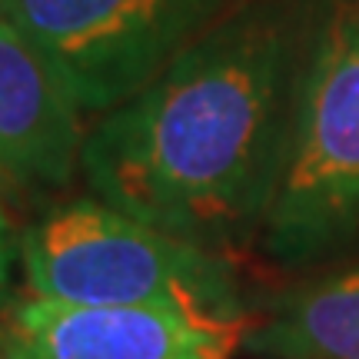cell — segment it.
Instances as JSON below:
<instances>
[{
  "label": "cell",
  "instance_id": "obj_1",
  "mask_svg": "<svg viewBox=\"0 0 359 359\" xmlns=\"http://www.w3.org/2000/svg\"><path fill=\"white\" fill-rule=\"evenodd\" d=\"M323 0H246L87 127L93 196L213 253L259 240Z\"/></svg>",
  "mask_w": 359,
  "mask_h": 359
},
{
  "label": "cell",
  "instance_id": "obj_2",
  "mask_svg": "<svg viewBox=\"0 0 359 359\" xmlns=\"http://www.w3.org/2000/svg\"><path fill=\"white\" fill-rule=\"evenodd\" d=\"M20 266L27 293L57 303L246 323L223 253L156 230L100 196L47 206L20 233Z\"/></svg>",
  "mask_w": 359,
  "mask_h": 359
},
{
  "label": "cell",
  "instance_id": "obj_3",
  "mask_svg": "<svg viewBox=\"0 0 359 359\" xmlns=\"http://www.w3.org/2000/svg\"><path fill=\"white\" fill-rule=\"evenodd\" d=\"M359 243V0H323L259 246L313 266Z\"/></svg>",
  "mask_w": 359,
  "mask_h": 359
},
{
  "label": "cell",
  "instance_id": "obj_4",
  "mask_svg": "<svg viewBox=\"0 0 359 359\" xmlns=\"http://www.w3.org/2000/svg\"><path fill=\"white\" fill-rule=\"evenodd\" d=\"M240 4L246 0H0V13L64 80L83 116L97 120Z\"/></svg>",
  "mask_w": 359,
  "mask_h": 359
},
{
  "label": "cell",
  "instance_id": "obj_5",
  "mask_svg": "<svg viewBox=\"0 0 359 359\" xmlns=\"http://www.w3.org/2000/svg\"><path fill=\"white\" fill-rule=\"evenodd\" d=\"M246 323L130 306H74L34 293L0 309L4 359H233Z\"/></svg>",
  "mask_w": 359,
  "mask_h": 359
},
{
  "label": "cell",
  "instance_id": "obj_6",
  "mask_svg": "<svg viewBox=\"0 0 359 359\" xmlns=\"http://www.w3.org/2000/svg\"><path fill=\"white\" fill-rule=\"evenodd\" d=\"M87 127L64 80L0 20V200L64 190L80 173Z\"/></svg>",
  "mask_w": 359,
  "mask_h": 359
},
{
  "label": "cell",
  "instance_id": "obj_7",
  "mask_svg": "<svg viewBox=\"0 0 359 359\" xmlns=\"http://www.w3.org/2000/svg\"><path fill=\"white\" fill-rule=\"evenodd\" d=\"M240 353L253 359H359V263L276 296L246 323Z\"/></svg>",
  "mask_w": 359,
  "mask_h": 359
},
{
  "label": "cell",
  "instance_id": "obj_8",
  "mask_svg": "<svg viewBox=\"0 0 359 359\" xmlns=\"http://www.w3.org/2000/svg\"><path fill=\"white\" fill-rule=\"evenodd\" d=\"M17 263H20V236L13 230L7 203L0 200V306H4V299H7L11 276H13V266H17Z\"/></svg>",
  "mask_w": 359,
  "mask_h": 359
},
{
  "label": "cell",
  "instance_id": "obj_9",
  "mask_svg": "<svg viewBox=\"0 0 359 359\" xmlns=\"http://www.w3.org/2000/svg\"><path fill=\"white\" fill-rule=\"evenodd\" d=\"M0 359H4V349H0Z\"/></svg>",
  "mask_w": 359,
  "mask_h": 359
},
{
  "label": "cell",
  "instance_id": "obj_10",
  "mask_svg": "<svg viewBox=\"0 0 359 359\" xmlns=\"http://www.w3.org/2000/svg\"><path fill=\"white\" fill-rule=\"evenodd\" d=\"M0 20H4V13H0Z\"/></svg>",
  "mask_w": 359,
  "mask_h": 359
}]
</instances>
